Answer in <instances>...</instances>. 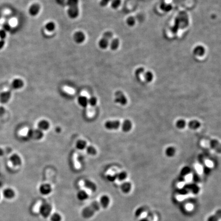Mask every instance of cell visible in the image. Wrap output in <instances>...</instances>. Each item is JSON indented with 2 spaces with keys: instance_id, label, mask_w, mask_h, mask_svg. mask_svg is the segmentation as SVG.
<instances>
[{
  "instance_id": "26",
  "label": "cell",
  "mask_w": 221,
  "mask_h": 221,
  "mask_svg": "<svg viewBox=\"0 0 221 221\" xmlns=\"http://www.w3.org/2000/svg\"><path fill=\"white\" fill-rule=\"evenodd\" d=\"M201 125L200 122L197 120H192L189 122L188 127L192 129H197L199 128Z\"/></svg>"
},
{
  "instance_id": "34",
  "label": "cell",
  "mask_w": 221,
  "mask_h": 221,
  "mask_svg": "<svg viewBox=\"0 0 221 221\" xmlns=\"http://www.w3.org/2000/svg\"><path fill=\"white\" fill-rule=\"evenodd\" d=\"M97 103V99L96 97L92 96L88 99V104H89L90 106H94L96 105Z\"/></svg>"
},
{
  "instance_id": "7",
  "label": "cell",
  "mask_w": 221,
  "mask_h": 221,
  "mask_svg": "<svg viewBox=\"0 0 221 221\" xmlns=\"http://www.w3.org/2000/svg\"><path fill=\"white\" fill-rule=\"evenodd\" d=\"M114 101L115 103L119 104L122 106H125L127 104V100L124 94L121 91H118L115 93Z\"/></svg>"
},
{
  "instance_id": "19",
  "label": "cell",
  "mask_w": 221,
  "mask_h": 221,
  "mask_svg": "<svg viewBox=\"0 0 221 221\" xmlns=\"http://www.w3.org/2000/svg\"><path fill=\"white\" fill-rule=\"evenodd\" d=\"M78 104L83 108H86L88 105V99L85 96H80L78 97Z\"/></svg>"
},
{
  "instance_id": "17",
  "label": "cell",
  "mask_w": 221,
  "mask_h": 221,
  "mask_svg": "<svg viewBox=\"0 0 221 221\" xmlns=\"http://www.w3.org/2000/svg\"><path fill=\"white\" fill-rule=\"evenodd\" d=\"M84 186L85 187L89 189L92 191H96V185L93 182L89 180H85L84 181Z\"/></svg>"
},
{
  "instance_id": "4",
  "label": "cell",
  "mask_w": 221,
  "mask_h": 221,
  "mask_svg": "<svg viewBox=\"0 0 221 221\" xmlns=\"http://www.w3.org/2000/svg\"><path fill=\"white\" fill-rule=\"evenodd\" d=\"M52 211V206L48 203L45 202L40 205V213L42 216L47 218L49 216Z\"/></svg>"
},
{
  "instance_id": "37",
  "label": "cell",
  "mask_w": 221,
  "mask_h": 221,
  "mask_svg": "<svg viewBox=\"0 0 221 221\" xmlns=\"http://www.w3.org/2000/svg\"><path fill=\"white\" fill-rule=\"evenodd\" d=\"M191 172V169L189 167H184L181 171V175L183 176H185L186 175L188 174Z\"/></svg>"
},
{
  "instance_id": "13",
  "label": "cell",
  "mask_w": 221,
  "mask_h": 221,
  "mask_svg": "<svg viewBox=\"0 0 221 221\" xmlns=\"http://www.w3.org/2000/svg\"><path fill=\"white\" fill-rule=\"evenodd\" d=\"M39 190L41 194L43 195H48L51 192L52 188L50 185L48 184H43L40 185Z\"/></svg>"
},
{
  "instance_id": "43",
  "label": "cell",
  "mask_w": 221,
  "mask_h": 221,
  "mask_svg": "<svg viewBox=\"0 0 221 221\" xmlns=\"http://www.w3.org/2000/svg\"><path fill=\"white\" fill-rule=\"evenodd\" d=\"M127 22L129 25L131 26V25H134V23H135V20H134L133 18L130 17L129 19H127Z\"/></svg>"
},
{
  "instance_id": "46",
  "label": "cell",
  "mask_w": 221,
  "mask_h": 221,
  "mask_svg": "<svg viewBox=\"0 0 221 221\" xmlns=\"http://www.w3.org/2000/svg\"><path fill=\"white\" fill-rule=\"evenodd\" d=\"M61 127H57V128H56V129H55V131H56V132L57 133H60V132H61Z\"/></svg>"
},
{
  "instance_id": "14",
  "label": "cell",
  "mask_w": 221,
  "mask_h": 221,
  "mask_svg": "<svg viewBox=\"0 0 221 221\" xmlns=\"http://www.w3.org/2000/svg\"><path fill=\"white\" fill-rule=\"evenodd\" d=\"M24 82L23 80L20 78H15L12 81L11 83V87L15 90H19L23 87Z\"/></svg>"
},
{
  "instance_id": "20",
  "label": "cell",
  "mask_w": 221,
  "mask_h": 221,
  "mask_svg": "<svg viewBox=\"0 0 221 221\" xmlns=\"http://www.w3.org/2000/svg\"><path fill=\"white\" fill-rule=\"evenodd\" d=\"M132 127V123L129 120H125L123 122L122 125V129L123 132H128L131 129Z\"/></svg>"
},
{
  "instance_id": "8",
  "label": "cell",
  "mask_w": 221,
  "mask_h": 221,
  "mask_svg": "<svg viewBox=\"0 0 221 221\" xmlns=\"http://www.w3.org/2000/svg\"><path fill=\"white\" fill-rule=\"evenodd\" d=\"M73 39L76 44H81L85 42L86 35L82 31H77L73 34Z\"/></svg>"
},
{
  "instance_id": "48",
  "label": "cell",
  "mask_w": 221,
  "mask_h": 221,
  "mask_svg": "<svg viewBox=\"0 0 221 221\" xmlns=\"http://www.w3.org/2000/svg\"><path fill=\"white\" fill-rule=\"evenodd\" d=\"M3 152L2 150L0 148V156H2L3 155Z\"/></svg>"
},
{
  "instance_id": "28",
  "label": "cell",
  "mask_w": 221,
  "mask_h": 221,
  "mask_svg": "<svg viewBox=\"0 0 221 221\" xmlns=\"http://www.w3.org/2000/svg\"><path fill=\"white\" fill-rule=\"evenodd\" d=\"M87 153L90 155L94 156L96 155L97 150L93 146H90L86 147Z\"/></svg>"
},
{
  "instance_id": "40",
  "label": "cell",
  "mask_w": 221,
  "mask_h": 221,
  "mask_svg": "<svg viewBox=\"0 0 221 221\" xmlns=\"http://www.w3.org/2000/svg\"><path fill=\"white\" fill-rule=\"evenodd\" d=\"M144 208L140 207V208H138V209L136 210V211L135 212V216H140V215L142 214V212H144Z\"/></svg>"
},
{
  "instance_id": "39",
  "label": "cell",
  "mask_w": 221,
  "mask_h": 221,
  "mask_svg": "<svg viewBox=\"0 0 221 221\" xmlns=\"http://www.w3.org/2000/svg\"><path fill=\"white\" fill-rule=\"evenodd\" d=\"M111 0H101L99 3V4L101 7H105L108 5V3L110 2Z\"/></svg>"
},
{
  "instance_id": "5",
  "label": "cell",
  "mask_w": 221,
  "mask_h": 221,
  "mask_svg": "<svg viewBox=\"0 0 221 221\" xmlns=\"http://www.w3.org/2000/svg\"><path fill=\"white\" fill-rule=\"evenodd\" d=\"M27 135L30 139L39 140L42 139L44 133L40 129H30L29 130Z\"/></svg>"
},
{
  "instance_id": "9",
  "label": "cell",
  "mask_w": 221,
  "mask_h": 221,
  "mask_svg": "<svg viewBox=\"0 0 221 221\" xmlns=\"http://www.w3.org/2000/svg\"><path fill=\"white\" fill-rule=\"evenodd\" d=\"M120 126V122L118 120H108L104 123V127L108 130L118 129Z\"/></svg>"
},
{
  "instance_id": "42",
  "label": "cell",
  "mask_w": 221,
  "mask_h": 221,
  "mask_svg": "<svg viewBox=\"0 0 221 221\" xmlns=\"http://www.w3.org/2000/svg\"><path fill=\"white\" fill-rule=\"evenodd\" d=\"M106 178L108 180V181L110 182H113L115 180L117 179L116 178V174L115 175H108L106 177Z\"/></svg>"
},
{
  "instance_id": "1",
  "label": "cell",
  "mask_w": 221,
  "mask_h": 221,
  "mask_svg": "<svg viewBox=\"0 0 221 221\" xmlns=\"http://www.w3.org/2000/svg\"><path fill=\"white\" fill-rule=\"evenodd\" d=\"M67 14L71 19L77 18L80 14L78 0H68Z\"/></svg>"
},
{
  "instance_id": "30",
  "label": "cell",
  "mask_w": 221,
  "mask_h": 221,
  "mask_svg": "<svg viewBox=\"0 0 221 221\" xmlns=\"http://www.w3.org/2000/svg\"><path fill=\"white\" fill-rule=\"evenodd\" d=\"M166 154L168 157H172L175 154V149L173 147H169L166 150Z\"/></svg>"
},
{
  "instance_id": "45",
  "label": "cell",
  "mask_w": 221,
  "mask_h": 221,
  "mask_svg": "<svg viewBox=\"0 0 221 221\" xmlns=\"http://www.w3.org/2000/svg\"><path fill=\"white\" fill-rule=\"evenodd\" d=\"M5 45V41L4 40H0V49L3 48Z\"/></svg>"
},
{
  "instance_id": "2",
  "label": "cell",
  "mask_w": 221,
  "mask_h": 221,
  "mask_svg": "<svg viewBox=\"0 0 221 221\" xmlns=\"http://www.w3.org/2000/svg\"><path fill=\"white\" fill-rule=\"evenodd\" d=\"M100 208V203L97 201L92 202L89 206L85 208L82 211V216L84 218L89 219L91 218L96 212L98 211Z\"/></svg>"
},
{
  "instance_id": "24",
  "label": "cell",
  "mask_w": 221,
  "mask_h": 221,
  "mask_svg": "<svg viewBox=\"0 0 221 221\" xmlns=\"http://www.w3.org/2000/svg\"><path fill=\"white\" fill-rule=\"evenodd\" d=\"M77 197L78 199L80 201H85L87 199L89 195L85 191H80L78 192Z\"/></svg>"
},
{
  "instance_id": "36",
  "label": "cell",
  "mask_w": 221,
  "mask_h": 221,
  "mask_svg": "<svg viewBox=\"0 0 221 221\" xmlns=\"http://www.w3.org/2000/svg\"><path fill=\"white\" fill-rule=\"evenodd\" d=\"M61 217L60 214L57 213H55L52 214L51 216V221H61Z\"/></svg>"
},
{
  "instance_id": "15",
  "label": "cell",
  "mask_w": 221,
  "mask_h": 221,
  "mask_svg": "<svg viewBox=\"0 0 221 221\" xmlns=\"http://www.w3.org/2000/svg\"><path fill=\"white\" fill-rule=\"evenodd\" d=\"M38 129H40L42 131H47L49 129V122L46 120H40L38 123Z\"/></svg>"
},
{
  "instance_id": "23",
  "label": "cell",
  "mask_w": 221,
  "mask_h": 221,
  "mask_svg": "<svg viewBox=\"0 0 221 221\" xmlns=\"http://www.w3.org/2000/svg\"><path fill=\"white\" fill-rule=\"evenodd\" d=\"M131 184L129 183V182H125L121 184V189L123 193H129L131 189Z\"/></svg>"
},
{
  "instance_id": "47",
  "label": "cell",
  "mask_w": 221,
  "mask_h": 221,
  "mask_svg": "<svg viewBox=\"0 0 221 221\" xmlns=\"http://www.w3.org/2000/svg\"><path fill=\"white\" fill-rule=\"evenodd\" d=\"M139 221H150V220L146 218H144V219H141Z\"/></svg>"
},
{
  "instance_id": "3",
  "label": "cell",
  "mask_w": 221,
  "mask_h": 221,
  "mask_svg": "<svg viewBox=\"0 0 221 221\" xmlns=\"http://www.w3.org/2000/svg\"><path fill=\"white\" fill-rule=\"evenodd\" d=\"M113 33L110 31H106L98 42V46L101 49H105L108 47L109 40L113 37Z\"/></svg>"
},
{
  "instance_id": "10",
  "label": "cell",
  "mask_w": 221,
  "mask_h": 221,
  "mask_svg": "<svg viewBox=\"0 0 221 221\" xmlns=\"http://www.w3.org/2000/svg\"><path fill=\"white\" fill-rule=\"evenodd\" d=\"M40 6L38 3H34L30 6L29 8L28 13L32 17L38 15L40 11Z\"/></svg>"
},
{
  "instance_id": "16",
  "label": "cell",
  "mask_w": 221,
  "mask_h": 221,
  "mask_svg": "<svg viewBox=\"0 0 221 221\" xmlns=\"http://www.w3.org/2000/svg\"><path fill=\"white\" fill-rule=\"evenodd\" d=\"M110 202V200L108 196L104 195H102L100 198L99 203L100 205V206L103 207L104 208H106L108 207Z\"/></svg>"
},
{
  "instance_id": "35",
  "label": "cell",
  "mask_w": 221,
  "mask_h": 221,
  "mask_svg": "<svg viewBox=\"0 0 221 221\" xmlns=\"http://www.w3.org/2000/svg\"><path fill=\"white\" fill-rule=\"evenodd\" d=\"M121 0H112L111 3V6L114 9H117L120 6Z\"/></svg>"
},
{
  "instance_id": "33",
  "label": "cell",
  "mask_w": 221,
  "mask_h": 221,
  "mask_svg": "<svg viewBox=\"0 0 221 221\" xmlns=\"http://www.w3.org/2000/svg\"><path fill=\"white\" fill-rule=\"evenodd\" d=\"M186 125V122L184 120H179L177 122V127L180 129H182L185 127Z\"/></svg>"
},
{
  "instance_id": "18",
  "label": "cell",
  "mask_w": 221,
  "mask_h": 221,
  "mask_svg": "<svg viewBox=\"0 0 221 221\" xmlns=\"http://www.w3.org/2000/svg\"><path fill=\"white\" fill-rule=\"evenodd\" d=\"M221 218V210L220 209L216 210L214 214L209 216L206 221H219Z\"/></svg>"
},
{
  "instance_id": "22",
  "label": "cell",
  "mask_w": 221,
  "mask_h": 221,
  "mask_svg": "<svg viewBox=\"0 0 221 221\" xmlns=\"http://www.w3.org/2000/svg\"><path fill=\"white\" fill-rule=\"evenodd\" d=\"M45 29L48 32H51L55 30L56 28V25L54 22L50 21L46 24L45 26Z\"/></svg>"
},
{
  "instance_id": "21",
  "label": "cell",
  "mask_w": 221,
  "mask_h": 221,
  "mask_svg": "<svg viewBox=\"0 0 221 221\" xmlns=\"http://www.w3.org/2000/svg\"><path fill=\"white\" fill-rule=\"evenodd\" d=\"M87 145V144L86 141L82 140V139H80V140H78L77 141L76 143L75 146L76 148L78 150H83L86 148Z\"/></svg>"
},
{
  "instance_id": "44",
  "label": "cell",
  "mask_w": 221,
  "mask_h": 221,
  "mask_svg": "<svg viewBox=\"0 0 221 221\" xmlns=\"http://www.w3.org/2000/svg\"><path fill=\"white\" fill-rule=\"evenodd\" d=\"M5 113V108L3 106H0V116H2Z\"/></svg>"
},
{
  "instance_id": "25",
  "label": "cell",
  "mask_w": 221,
  "mask_h": 221,
  "mask_svg": "<svg viewBox=\"0 0 221 221\" xmlns=\"http://www.w3.org/2000/svg\"><path fill=\"white\" fill-rule=\"evenodd\" d=\"M4 195L5 198L7 199H11L14 197L15 193L14 191L10 188H7L4 191Z\"/></svg>"
},
{
  "instance_id": "41",
  "label": "cell",
  "mask_w": 221,
  "mask_h": 221,
  "mask_svg": "<svg viewBox=\"0 0 221 221\" xmlns=\"http://www.w3.org/2000/svg\"><path fill=\"white\" fill-rule=\"evenodd\" d=\"M6 37V32L4 30H0V38L3 40L5 39Z\"/></svg>"
},
{
  "instance_id": "32",
  "label": "cell",
  "mask_w": 221,
  "mask_h": 221,
  "mask_svg": "<svg viewBox=\"0 0 221 221\" xmlns=\"http://www.w3.org/2000/svg\"><path fill=\"white\" fill-rule=\"evenodd\" d=\"M144 78L146 80V82H150L152 80H153V75L152 73L150 72H146L144 75Z\"/></svg>"
},
{
  "instance_id": "31",
  "label": "cell",
  "mask_w": 221,
  "mask_h": 221,
  "mask_svg": "<svg viewBox=\"0 0 221 221\" xmlns=\"http://www.w3.org/2000/svg\"><path fill=\"white\" fill-rule=\"evenodd\" d=\"M127 177V173L125 172H122L116 174V178L117 179H118L119 181H122L124 180L125 179H126Z\"/></svg>"
},
{
  "instance_id": "6",
  "label": "cell",
  "mask_w": 221,
  "mask_h": 221,
  "mask_svg": "<svg viewBox=\"0 0 221 221\" xmlns=\"http://www.w3.org/2000/svg\"><path fill=\"white\" fill-rule=\"evenodd\" d=\"M199 191H200V189L197 185L191 184L189 185H186V186H184L183 189H182L180 191L179 193L182 195H185L186 194V193H187L189 191H191L193 193L197 194L198 193Z\"/></svg>"
},
{
  "instance_id": "29",
  "label": "cell",
  "mask_w": 221,
  "mask_h": 221,
  "mask_svg": "<svg viewBox=\"0 0 221 221\" xmlns=\"http://www.w3.org/2000/svg\"><path fill=\"white\" fill-rule=\"evenodd\" d=\"M205 52V50L204 49V48L201 46H198V47L195 48V54L198 55H200V56H202Z\"/></svg>"
},
{
  "instance_id": "11",
  "label": "cell",
  "mask_w": 221,
  "mask_h": 221,
  "mask_svg": "<svg viewBox=\"0 0 221 221\" xmlns=\"http://www.w3.org/2000/svg\"><path fill=\"white\" fill-rule=\"evenodd\" d=\"M11 96V93L9 91H4L0 94V102L5 104L9 101Z\"/></svg>"
},
{
  "instance_id": "27",
  "label": "cell",
  "mask_w": 221,
  "mask_h": 221,
  "mask_svg": "<svg viewBox=\"0 0 221 221\" xmlns=\"http://www.w3.org/2000/svg\"><path fill=\"white\" fill-rule=\"evenodd\" d=\"M119 40L117 38H115L113 39L110 43V48L112 50H116L119 47Z\"/></svg>"
},
{
  "instance_id": "38",
  "label": "cell",
  "mask_w": 221,
  "mask_h": 221,
  "mask_svg": "<svg viewBox=\"0 0 221 221\" xmlns=\"http://www.w3.org/2000/svg\"><path fill=\"white\" fill-rule=\"evenodd\" d=\"M3 30H4L6 32V31H9L11 29V26H10L9 24L7 23H5L3 25Z\"/></svg>"
},
{
  "instance_id": "12",
  "label": "cell",
  "mask_w": 221,
  "mask_h": 221,
  "mask_svg": "<svg viewBox=\"0 0 221 221\" xmlns=\"http://www.w3.org/2000/svg\"><path fill=\"white\" fill-rule=\"evenodd\" d=\"M10 161L11 162L12 164L15 166H20L22 164V159L19 155L17 154H14L12 155L10 157Z\"/></svg>"
}]
</instances>
